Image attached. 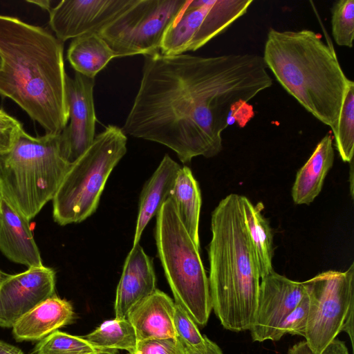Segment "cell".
I'll return each mask as SVG.
<instances>
[{
  "instance_id": "obj_1",
  "label": "cell",
  "mask_w": 354,
  "mask_h": 354,
  "mask_svg": "<svg viewBox=\"0 0 354 354\" xmlns=\"http://www.w3.org/2000/svg\"><path fill=\"white\" fill-rule=\"evenodd\" d=\"M272 85L262 56H145L140 86L122 128L165 145L183 163L222 150V132L253 116L248 102Z\"/></svg>"
},
{
  "instance_id": "obj_2",
  "label": "cell",
  "mask_w": 354,
  "mask_h": 354,
  "mask_svg": "<svg viewBox=\"0 0 354 354\" xmlns=\"http://www.w3.org/2000/svg\"><path fill=\"white\" fill-rule=\"evenodd\" d=\"M63 52V42L46 29L0 15V95L48 134H60L68 122Z\"/></svg>"
},
{
  "instance_id": "obj_3",
  "label": "cell",
  "mask_w": 354,
  "mask_h": 354,
  "mask_svg": "<svg viewBox=\"0 0 354 354\" xmlns=\"http://www.w3.org/2000/svg\"><path fill=\"white\" fill-rule=\"evenodd\" d=\"M281 86L308 112L332 129L351 84L333 45L308 29H269L262 56Z\"/></svg>"
},
{
  "instance_id": "obj_4",
  "label": "cell",
  "mask_w": 354,
  "mask_h": 354,
  "mask_svg": "<svg viewBox=\"0 0 354 354\" xmlns=\"http://www.w3.org/2000/svg\"><path fill=\"white\" fill-rule=\"evenodd\" d=\"M241 195L223 198L211 216L208 277L212 308L224 328L250 330L260 276L250 248Z\"/></svg>"
},
{
  "instance_id": "obj_5",
  "label": "cell",
  "mask_w": 354,
  "mask_h": 354,
  "mask_svg": "<svg viewBox=\"0 0 354 354\" xmlns=\"http://www.w3.org/2000/svg\"><path fill=\"white\" fill-rule=\"evenodd\" d=\"M71 164L60 134L33 137L23 129L12 148L0 154V194L29 221L54 198Z\"/></svg>"
},
{
  "instance_id": "obj_6",
  "label": "cell",
  "mask_w": 354,
  "mask_h": 354,
  "mask_svg": "<svg viewBox=\"0 0 354 354\" xmlns=\"http://www.w3.org/2000/svg\"><path fill=\"white\" fill-rule=\"evenodd\" d=\"M154 238L174 302L197 326H205L212 310L208 277L200 248L180 221L171 196L156 214Z\"/></svg>"
},
{
  "instance_id": "obj_7",
  "label": "cell",
  "mask_w": 354,
  "mask_h": 354,
  "mask_svg": "<svg viewBox=\"0 0 354 354\" xmlns=\"http://www.w3.org/2000/svg\"><path fill=\"white\" fill-rule=\"evenodd\" d=\"M127 142L122 129L109 124L71 165L53 198L56 223H78L96 211L111 171L127 152Z\"/></svg>"
},
{
  "instance_id": "obj_8",
  "label": "cell",
  "mask_w": 354,
  "mask_h": 354,
  "mask_svg": "<svg viewBox=\"0 0 354 354\" xmlns=\"http://www.w3.org/2000/svg\"><path fill=\"white\" fill-rule=\"evenodd\" d=\"M187 0H136L97 33L115 57L160 52L167 28Z\"/></svg>"
},
{
  "instance_id": "obj_9",
  "label": "cell",
  "mask_w": 354,
  "mask_h": 354,
  "mask_svg": "<svg viewBox=\"0 0 354 354\" xmlns=\"http://www.w3.org/2000/svg\"><path fill=\"white\" fill-rule=\"evenodd\" d=\"M303 283L309 300L305 342L313 354H321L342 332L354 304V263L344 272L325 271Z\"/></svg>"
},
{
  "instance_id": "obj_10",
  "label": "cell",
  "mask_w": 354,
  "mask_h": 354,
  "mask_svg": "<svg viewBox=\"0 0 354 354\" xmlns=\"http://www.w3.org/2000/svg\"><path fill=\"white\" fill-rule=\"evenodd\" d=\"M252 0H187L165 33L160 53L195 51L244 15Z\"/></svg>"
},
{
  "instance_id": "obj_11",
  "label": "cell",
  "mask_w": 354,
  "mask_h": 354,
  "mask_svg": "<svg viewBox=\"0 0 354 354\" xmlns=\"http://www.w3.org/2000/svg\"><path fill=\"white\" fill-rule=\"evenodd\" d=\"M95 79L75 72L66 76V90L69 124L60 133L61 151L72 164L95 139L96 115L93 101Z\"/></svg>"
},
{
  "instance_id": "obj_12",
  "label": "cell",
  "mask_w": 354,
  "mask_h": 354,
  "mask_svg": "<svg viewBox=\"0 0 354 354\" xmlns=\"http://www.w3.org/2000/svg\"><path fill=\"white\" fill-rule=\"evenodd\" d=\"M136 0H64L50 9L49 25L62 42L97 32Z\"/></svg>"
},
{
  "instance_id": "obj_13",
  "label": "cell",
  "mask_w": 354,
  "mask_h": 354,
  "mask_svg": "<svg viewBox=\"0 0 354 354\" xmlns=\"http://www.w3.org/2000/svg\"><path fill=\"white\" fill-rule=\"evenodd\" d=\"M306 292L303 282L292 281L274 271L261 279L256 313L249 330L252 340L274 341L281 323Z\"/></svg>"
},
{
  "instance_id": "obj_14",
  "label": "cell",
  "mask_w": 354,
  "mask_h": 354,
  "mask_svg": "<svg viewBox=\"0 0 354 354\" xmlns=\"http://www.w3.org/2000/svg\"><path fill=\"white\" fill-rule=\"evenodd\" d=\"M56 295L55 272L44 266L6 275L0 286V326L11 328L22 316Z\"/></svg>"
},
{
  "instance_id": "obj_15",
  "label": "cell",
  "mask_w": 354,
  "mask_h": 354,
  "mask_svg": "<svg viewBox=\"0 0 354 354\" xmlns=\"http://www.w3.org/2000/svg\"><path fill=\"white\" fill-rule=\"evenodd\" d=\"M156 289L152 259L139 243L133 245L125 259L116 289L115 318H127L133 307Z\"/></svg>"
},
{
  "instance_id": "obj_16",
  "label": "cell",
  "mask_w": 354,
  "mask_h": 354,
  "mask_svg": "<svg viewBox=\"0 0 354 354\" xmlns=\"http://www.w3.org/2000/svg\"><path fill=\"white\" fill-rule=\"evenodd\" d=\"M0 250L28 268L44 266L29 220L0 194Z\"/></svg>"
},
{
  "instance_id": "obj_17",
  "label": "cell",
  "mask_w": 354,
  "mask_h": 354,
  "mask_svg": "<svg viewBox=\"0 0 354 354\" xmlns=\"http://www.w3.org/2000/svg\"><path fill=\"white\" fill-rule=\"evenodd\" d=\"M175 302L156 289L129 313L127 319L133 326L138 341L178 339L174 325Z\"/></svg>"
},
{
  "instance_id": "obj_18",
  "label": "cell",
  "mask_w": 354,
  "mask_h": 354,
  "mask_svg": "<svg viewBox=\"0 0 354 354\" xmlns=\"http://www.w3.org/2000/svg\"><path fill=\"white\" fill-rule=\"evenodd\" d=\"M72 305L55 295L20 317L12 326L17 342L41 340L74 319Z\"/></svg>"
},
{
  "instance_id": "obj_19",
  "label": "cell",
  "mask_w": 354,
  "mask_h": 354,
  "mask_svg": "<svg viewBox=\"0 0 354 354\" xmlns=\"http://www.w3.org/2000/svg\"><path fill=\"white\" fill-rule=\"evenodd\" d=\"M180 168L177 162L165 154L144 185L139 200L133 245L139 243L141 235L150 220L171 196Z\"/></svg>"
},
{
  "instance_id": "obj_20",
  "label": "cell",
  "mask_w": 354,
  "mask_h": 354,
  "mask_svg": "<svg viewBox=\"0 0 354 354\" xmlns=\"http://www.w3.org/2000/svg\"><path fill=\"white\" fill-rule=\"evenodd\" d=\"M333 141L331 134L324 136L297 171L292 188V198L295 204L310 205L321 192L325 178L333 165Z\"/></svg>"
},
{
  "instance_id": "obj_21",
  "label": "cell",
  "mask_w": 354,
  "mask_h": 354,
  "mask_svg": "<svg viewBox=\"0 0 354 354\" xmlns=\"http://www.w3.org/2000/svg\"><path fill=\"white\" fill-rule=\"evenodd\" d=\"M245 224L250 248L257 264L260 279L273 270V235L269 222L262 214L263 205H254L245 196H241Z\"/></svg>"
},
{
  "instance_id": "obj_22",
  "label": "cell",
  "mask_w": 354,
  "mask_h": 354,
  "mask_svg": "<svg viewBox=\"0 0 354 354\" xmlns=\"http://www.w3.org/2000/svg\"><path fill=\"white\" fill-rule=\"evenodd\" d=\"M171 198L180 221L194 243L200 248L198 227L201 194L198 181L187 166L181 167Z\"/></svg>"
},
{
  "instance_id": "obj_23",
  "label": "cell",
  "mask_w": 354,
  "mask_h": 354,
  "mask_svg": "<svg viewBox=\"0 0 354 354\" xmlns=\"http://www.w3.org/2000/svg\"><path fill=\"white\" fill-rule=\"evenodd\" d=\"M115 57L112 49L96 32L73 39L67 51V59L75 72L94 79Z\"/></svg>"
},
{
  "instance_id": "obj_24",
  "label": "cell",
  "mask_w": 354,
  "mask_h": 354,
  "mask_svg": "<svg viewBox=\"0 0 354 354\" xmlns=\"http://www.w3.org/2000/svg\"><path fill=\"white\" fill-rule=\"evenodd\" d=\"M95 346L110 350H125L131 354L138 339L135 330L127 318L106 320L84 337Z\"/></svg>"
},
{
  "instance_id": "obj_25",
  "label": "cell",
  "mask_w": 354,
  "mask_h": 354,
  "mask_svg": "<svg viewBox=\"0 0 354 354\" xmlns=\"http://www.w3.org/2000/svg\"><path fill=\"white\" fill-rule=\"evenodd\" d=\"M118 351L94 346L85 338L56 330L39 342L35 354H115Z\"/></svg>"
},
{
  "instance_id": "obj_26",
  "label": "cell",
  "mask_w": 354,
  "mask_h": 354,
  "mask_svg": "<svg viewBox=\"0 0 354 354\" xmlns=\"http://www.w3.org/2000/svg\"><path fill=\"white\" fill-rule=\"evenodd\" d=\"M331 130L341 159L351 162L354 151V83L347 90L339 117Z\"/></svg>"
},
{
  "instance_id": "obj_27",
  "label": "cell",
  "mask_w": 354,
  "mask_h": 354,
  "mask_svg": "<svg viewBox=\"0 0 354 354\" xmlns=\"http://www.w3.org/2000/svg\"><path fill=\"white\" fill-rule=\"evenodd\" d=\"M330 12L332 35L335 43L351 48L354 39V1H337Z\"/></svg>"
},
{
  "instance_id": "obj_28",
  "label": "cell",
  "mask_w": 354,
  "mask_h": 354,
  "mask_svg": "<svg viewBox=\"0 0 354 354\" xmlns=\"http://www.w3.org/2000/svg\"><path fill=\"white\" fill-rule=\"evenodd\" d=\"M174 325L177 338L182 344L194 349H202L206 344V336L203 335L196 324L178 304H174Z\"/></svg>"
},
{
  "instance_id": "obj_29",
  "label": "cell",
  "mask_w": 354,
  "mask_h": 354,
  "mask_svg": "<svg viewBox=\"0 0 354 354\" xmlns=\"http://www.w3.org/2000/svg\"><path fill=\"white\" fill-rule=\"evenodd\" d=\"M308 310L309 300L306 292L299 304L281 323L274 335V341L279 340L286 334L304 337L308 324Z\"/></svg>"
},
{
  "instance_id": "obj_30",
  "label": "cell",
  "mask_w": 354,
  "mask_h": 354,
  "mask_svg": "<svg viewBox=\"0 0 354 354\" xmlns=\"http://www.w3.org/2000/svg\"><path fill=\"white\" fill-rule=\"evenodd\" d=\"M131 354H187L178 339H145L138 341Z\"/></svg>"
},
{
  "instance_id": "obj_31",
  "label": "cell",
  "mask_w": 354,
  "mask_h": 354,
  "mask_svg": "<svg viewBox=\"0 0 354 354\" xmlns=\"http://www.w3.org/2000/svg\"><path fill=\"white\" fill-rule=\"evenodd\" d=\"M23 129L19 120L0 108V154L12 148Z\"/></svg>"
},
{
  "instance_id": "obj_32",
  "label": "cell",
  "mask_w": 354,
  "mask_h": 354,
  "mask_svg": "<svg viewBox=\"0 0 354 354\" xmlns=\"http://www.w3.org/2000/svg\"><path fill=\"white\" fill-rule=\"evenodd\" d=\"M184 347L187 354H223L220 347L207 337L205 346L202 349H194L185 346Z\"/></svg>"
},
{
  "instance_id": "obj_33",
  "label": "cell",
  "mask_w": 354,
  "mask_h": 354,
  "mask_svg": "<svg viewBox=\"0 0 354 354\" xmlns=\"http://www.w3.org/2000/svg\"><path fill=\"white\" fill-rule=\"evenodd\" d=\"M353 316L354 304L351 305L348 309L346 318L344 319L342 331L345 332L349 337L352 348L353 349Z\"/></svg>"
},
{
  "instance_id": "obj_34",
  "label": "cell",
  "mask_w": 354,
  "mask_h": 354,
  "mask_svg": "<svg viewBox=\"0 0 354 354\" xmlns=\"http://www.w3.org/2000/svg\"><path fill=\"white\" fill-rule=\"evenodd\" d=\"M321 354H349L345 342L335 339Z\"/></svg>"
},
{
  "instance_id": "obj_35",
  "label": "cell",
  "mask_w": 354,
  "mask_h": 354,
  "mask_svg": "<svg viewBox=\"0 0 354 354\" xmlns=\"http://www.w3.org/2000/svg\"><path fill=\"white\" fill-rule=\"evenodd\" d=\"M287 354H313L305 341L299 342L290 347Z\"/></svg>"
},
{
  "instance_id": "obj_36",
  "label": "cell",
  "mask_w": 354,
  "mask_h": 354,
  "mask_svg": "<svg viewBox=\"0 0 354 354\" xmlns=\"http://www.w3.org/2000/svg\"><path fill=\"white\" fill-rule=\"evenodd\" d=\"M0 354H25L20 348L0 340Z\"/></svg>"
},
{
  "instance_id": "obj_37",
  "label": "cell",
  "mask_w": 354,
  "mask_h": 354,
  "mask_svg": "<svg viewBox=\"0 0 354 354\" xmlns=\"http://www.w3.org/2000/svg\"><path fill=\"white\" fill-rule=\"evenodd\" d=\"M28 2H30L31 3L36 4L37 6H38L39 7L42 8L43 10H48V11H49L50 9L51 8V7H50V1H47V0H44V1H28Z\"/></svg>"
},
{
  "instance_id": "obj_38",
  "label": "cell",
  "mask_w": 354,
  "mask_h": 354,
  "mask_svg": "<svg viewBox=\"0 0 354 354\" xmlns=\"http://www.w3.org/2000/svg\"><path fill=\"white\" fill-rule=\"evenodd\" d=\"M7 274H5L4 273H3L1 270H0V286H1V284L2 283V281H3V279H5V277H6Z\"/></svg>"
},
{
  "instance_id": "obj_39",
  "label": "cell",
  "mask_w": 354,
  "mask_h": 354,
  "mask_svg": "<svg viewBox=\"0 0 354 354\" xmlns=\"http://www.w3.org/2000/svg\"><path fill=\"white\" fill-rule=\"evenodd\" d=\"M3 66V61L1 55H0V72L2 71Z\"/></svg>"
}]
</instances>
